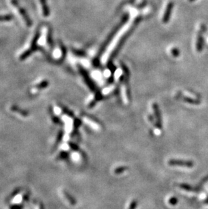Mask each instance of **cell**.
<instances>
[{"mask_svg": "<svg viewBox=\"0 0 208 209\" xmlns=\"http://www.w3.org/2000/svg\"><path fill=\"white\" fill-rule=\"evenodd\" d=\"M39 37H40V32L39 30H37L36 33L34 35L33 39L32 40L30 48L29 49L26 50L24 52L22 53V54L21 55V56H20V60H26L27 58L31 56L34 52H35L37 49H39V47L37 46V41H38Z\"/></svg>", "mask_w": 208, "mask_h": 209, "instance_id": "6da1fadb", "label": "cell"}, {"mask_svg": "<svg viewBox=\"0 0 208 209\" xmlns=\"http://www.w3.org/2000/svg\"><path fill=\"white\" fill-rule=\"evenodd\" d=\"M11 4L12 6H14L15 7H16L17 10H18V12L20 13V14L21 15V16L22 17V18H23L25 24H26V26L29 27H31L32 22L31 18L29 17V14H27L26 10H25L23 7L21 6V5H20L18 0H11Z\"/></svg>", "mask_w": 208, "mask_h": 209, "instance_id": "7a4b0ae2", "label": "cell"}, {"mask_svg": "<svg viewBox=\"0 0 208 209\" xmlns=\"http://www.w3.org/2000/svg\"><path fill=\"white\" fill-rule=\"evenodd\" d=\"M168 164L171 166H181V167H189V168L192 167L193 165V162H190V161L180 160H175V159L170 160L168 162Z\"/></svg>", "mask_w": 208, "mask_h": 209, "instance_id": "3957f363", "label": "cell"}, {"mask_svg": "<svg viewBox=\"0 0 208 209\" xmlns=\"http://www.w3.org/2000/svg\"><path fill=\"white\" fill-rule=\"evenodd\" d=\"M26 198V195L24 193H20L18 194L15 196L13 200H12V205L16 206H22V203L24 202V200Z\"/></svg>", "mask_w": 208, "mask_h": 209, "instance_id": "277c9868", "label": "cell"}, {"mask_svg": "<svg viewBox=\"0 0 208 209\" xmlns=\"http://www.w3.org/2000/svg\"><path fill=\"white\" fill-rule=\"evenodd\" d=\"M10 112H12L13 114H14L17 117H28V112L25 111L24 110H22L21 108H19L18 107L15 106H12L10 108Z\"/></svg>", "mask_w": 208, "mask_h": 209, "instance_id": "5b68a950", "label": "cell"}, {"mask_svg": "<svg viewBox=\"0 0 208 209\" xmlns=\"http://www.w3.org/2000/svg\"><path fill=\"white\" fill-rule=\"evenodd\" d=\"M39 1L41 4L43 14L45 17H47L49 15V10L47 4V0H39Z\"/></svg>", "mask_w": 208, "mask_h": 209, "instance_id": "8992f818", "label": "cell"}, {"mask_svg": "<svg viewBox=\"0 0 208 209\" xmlns=\"http://www.w3.org/2000/svg\"><path fill=\"white\" fill-rule=\"evenodd\" d=\"M62 195H63V196L64 197V198L66 199V200L70 204H71V205H75V203H76V202H75V200H74V198H72V196L70 195L67 192H66V191L63 190V191H62Z\"/></svg>", "mask_w": 208, "mask_h": 209, "instance_id": "52a82bcc", "label": "cell"}, {"mask_svg": "<svg viewBox=\"0 0 208 209\" xmlns=\"http://www.w3.org/2000/svg\"><path fill=\"white\" fill-rule=\"evenodd\" d=\"M48 85H49V82L47 81V80H42L41 82H40L39 83L35 85V88L37 90H41L43 89H46Z\"/></svg>", "mask_w": 208, "mask_h": 209, "instance_id": "ba28073f", "label": "cell"}, {"mask_svg": "<svg viewBox=\"0 0 208 209\" xmlns=\"http://www.w3.org/2000/svg\"><path fill=\"white\" fill-rule=\"evenodd\" d=\"M203 44H204V38H203V35L199 34L197 38V48L198 51H201L203 49Z\"/></svg>", "mask_w": 208, "mask_h": 209, "instance_id": "9c48e42d", "label": "cell"}, {"mask_svg": "<svg viewBox=\"0 0 208 209\" xmlns=\"http://www.w3.org/2000/svg\"><path fill=\"white\" fill-rule=\"evenodd\" d=\"M47 42L50 47H52L54 45L53 40H52V35H51V30L49 29L48 32H47Z\"/></svg>", "mask_w": 208, "mask_h": 209, "instance_id": "30bf717a", "label": "cell"}, {"mask_svg": "<svg viewBox=\"0 0 208 209\" xmlns=\"http://www.w3.org/2000/svg\"><path fill=\"white\" fill-rule=\"evenodd\" d=\"M13 18L12 14H7V15H3V16H0V22H6V21H10Z\"/></svg>", "mask_w": 208, "mask_h": 209, "instance_id": "8fae6325", "label": "cell"}, {"mask_svg": "<svg viewBox=\"0 0 208 209\" xmlns=\"http://www.w3.org/2000/svg\"><path fill=\"white\" fill-rule=\"evenodd\" d=\"M171 8H172V5L170 4L169 6H168V8H167L166 13V14H165V16H164V22H166L167 21V20H168V17H169L170 14V11H171Z\"/></svg>", "mask_w": 208, "mask_h": 209, "instance_id": "7c38bea8", "label": "cell"}, {"mask_svg": "<svg viewBox=\"0 0 208 209\" xmlns=\"http://www.w3.org/2000/svg\"><path fill=\"white\" fill-rule=\"evenodd\" d=\"M33 205H34L33 209H43L42 204L39 202H37L35 203H34Z\"/></svg>", "mask_w": 208, "mask_h": 209, "instance_id": "4fadbf2b", "label": "cell"}, {"mask_svg": "<svg viewBox=\"0 0 208 209\" xmlns=\"http://www.w3.org/2000/svg\"><path fill=\"white\" fill-rule=\"evenodd\" d=\"M127 168L126 167H120L116 168V170H115V173H123V171H124L125 170H126Z\"/></svg>", "mask_w": 208, "mask_h": 209, "instance_id": "5bb4252c", "label": "cell"}, {"mask_svg": "<svg viewBox=\"0 0 208 209\" xmlns=\"http://www.w3.org/2000/svg\"><path fill=\"white\" fill-rule=\"evenodd\" d=\"M176 198H172L171 200H170V203L172 204V205H174V204H176Z\"/></svg>", "mask_w": 208, "mask_h": 209, "instance_id": "9a60e30c", "label": "cell"}, {"mask_svg": "<svg viewBox=\"0 0 208 209\" xmlns=\"http://www.w3.org/2000/svg\"><path fill=\"white\" fill-rule=\"evenodd\" d=\"M135 206H136V203L135 202H133L132 204H131V207H130V209H134Z\"/></svg>", "mask_w": 208, "mask_h": 209, "instance_id": "2e32d148", "label": "cell"}, {"mask_svg": "<svg viewBox=\"0 0 208 209\" xmlns=\"http://www.w3.org/2000/svg\"><path fill=\"white\" fill-rule=\"evenodd\" d=\"M190 1H194V0H189Z\"/></svg>", "mask_w": 208, "mask_h": 209, "instance_id": "e0dca14e", "label": "cell"}, {"mask_svg": "<svg viewBox=\"0 0 208 209\" xmlns=\"http://www.w3.org/2000/svg\"><path fill=\"white\" fill-rule=\"evenodd\" d=\"M26 209H31V208H27Z\"/></svg>", "mask_w": 208, "mask_h": 209, "instance_id": "ac0fdd59", "label": "cell"}]
</instances>
